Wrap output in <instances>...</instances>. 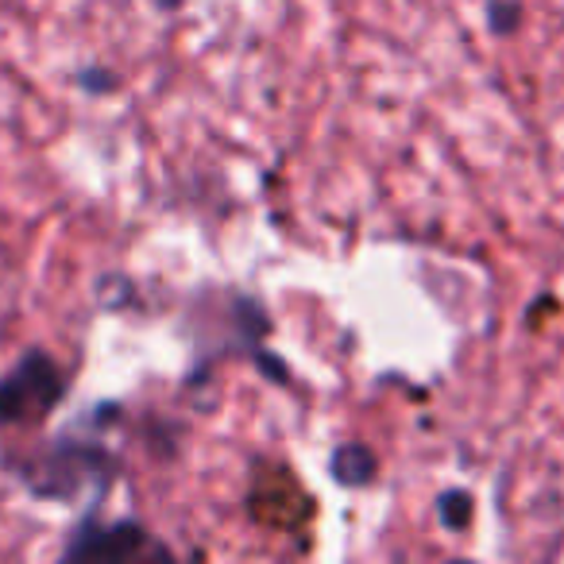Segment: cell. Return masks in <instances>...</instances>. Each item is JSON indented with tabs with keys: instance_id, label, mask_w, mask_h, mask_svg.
<instances>
[{
	"instance_id": "obj_2",
	"label": "cell",
	"mask_w": 564,
	"mask_h": 564,
	"mask_svg": "<svg viewBox=\"0 0 564 564\" xmlns=\"http://www.w3.org/2000/svg\"><path fill=\"white\" fill-rule=\"evenodd\" d=\"M112 456L97 445H82V441H63L55 445L43 464L32 471V487L40 495H58V499H70L86 484H94L97 491L112 484Z\"/></svg>"
},
{
	"instance_id": "obj_3",
	"label": "cell",
	"mask_w": 564,
	"mask_h": 564,
	"mask_svg": "<svg viewBox=\"0 0 564 564\" xmlns=\"http://www.w3.org/2000/svg\"><path fill=\"white\" fill-rule=\"evenodd\" d=\"M70 561H135V556H166L140 522H86L63 549Z\"/></svg>"
},
{
	"instance_id": "obj_5",
	"label": "cell",
	"mask_w": 564,
	"mask_h": 564,
	"mask_svg": "<svg viewBox=\"0 0 564 564\" xmlns=\"http://www.w3.org/2000/svg\"><path fill=\"white\" fill-rule=\"evenodd\" d=\"M471 510H476V502H471V495L460 491V487L441 495V522H445L448 530H468Z\"/></svg>"
},
{
	"instance_id": "obj_4",
	"label": "cell",
	"mask_w": 564,
	"mask_h": 564,
	"mask_svg": "<svg viewBox=\"0 0 564 564\" xmlns=\"http://www.w3.org/2000/svg\"><path fill=\"white\" fill-rule=\"evenodd\" d=\"M329 468H333V479H337V484L364 487V484H371V479H376L379 460H376V453H371L368 445H360V441H345V445L333 453Z\"/></svg>"
},
{
	"instance_id": "obj_1",
	"label": "cell",
	"mask_w": 564,
	"mask_h": 564,
	"mask_svg": "<svg viewBox=\"0 0 564 564\" xmlns=\"http://www.w3.org/2000/svg\"><path fill=\"white\" fill-rule=\"evenodd\" d=\"M66 376L47 352H28L0 379V425L40 422L63 402Z\"/></svg>"
},
{
	"instance_id": "obj_6",
	"label": "cell",
	"mask_w": 564,
	"mask_h": 564,
	"mask_svg": "<svg viewBox=\"0 0 564 564\" xmlns=\"http://www.w3.org/2000/svg\"><path fill=\"white\" fill-rule=\"evenodd\" d=\"M487 24H491L495 35L518 32V24H522V9H518L514 0H491V4H487Z\"/></svg>"
}]
</instances>
